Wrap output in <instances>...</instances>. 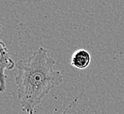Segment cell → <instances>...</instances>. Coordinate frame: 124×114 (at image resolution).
<instances>
[{
  "label": "cell",
  "instance_id": "obj_3",
  "mask_svg": "<svg viewBox=\"0 0 124 114\" xmlns=\"http://www.w3.org/2000/svg\"><path fill=\"white\" fill-rule=\"evenodd\" d=\"M92 62V55L85 49H78L71 56V66L78 69H85Z\"/></svg>",
  "mask_w": 124,
  "mask_h": 114
},
{
  "label": "cell",
  "instance_id": "obj_2",
  "mask_svg": "<svg viewBox=\"0 0 124 114\" xmlns=\"http://www.w3.org/2000/svg\"><path fill=\"white\" fill-rule=\"evenodd\" d=\"M2 30V25L0 24V33ZM16 68V63L12 59L9 49L0 39V93L6 90V70H12Z\"/></svg>",
  "mask_w": 124,
  "mask_h": 114
},
{
  "label": "cell",
  "instance_id": "obj_1",
  "mask_svg": "<svg viewBox=\"0 0 124 114\" xmlns=\"http://www.w3.org/2000/svg\"><path fill=\"white\" fill-rule=\"evenodd\" d=\"M55 65V61L48 56V51L42 47L27 59L18 61L15 83L23 112L33 114L36 106L50 90L63 82L61 72L54 69Z\"/></svg>",
  "mask_w": 124,
  "mask_h": 114
}]
</instances>
